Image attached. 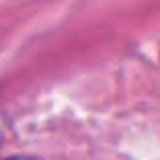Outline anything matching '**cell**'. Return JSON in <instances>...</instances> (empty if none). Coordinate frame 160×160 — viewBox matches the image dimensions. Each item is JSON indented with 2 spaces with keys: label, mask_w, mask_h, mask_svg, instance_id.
<instances>
[{
  "label": "cell",
  "mask_w": 160,
  "mask_h": 160,
  "mask_svg": "<svg viewBox=\"0 0 160 160\" xmlns=\"http://www.w3.org/2000/svg\"><path fill=\"white\" fill-rule=\"evenodd\" d=\"M6 160H41V158H32V156H12V158H6Z\"/></svg>",
  "instance_id": "6da1fadb"
}]
</instances>
